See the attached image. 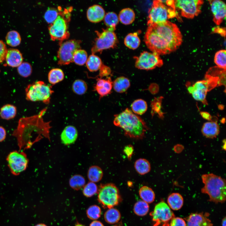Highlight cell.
I'll return each instance as SVG.
<instances>
[{
	"label": "cell",
	"mask_w": 226,
	"mask_h": 226,
	"mask_svg": "<svg viewBox=\"0 0 226 226\" xmlns=\"http://www.w3.org/2000/svg\"><path fill=\"white\" fill-rule=\"evenodd\" d=\"M148 26L144 41L152 52L159 55L168 54L181 44L182 35L175 24L167 20Z\"/></svg>",
	"instance_id": "cell-1"
},
{
	"label": "cell",
	"mask_w": 226,
	"mask_h": 226,
	"mask_svg": "<svg viewBox=\"0 0 226 226\" xmlns=\"http://www.w3.org/2000/svg\"><path fill=\"white\" fill-rule=\"evenodd\" d=\"M46 110L45 109L38 115L19 120L17 128L12 134L17 138L19 151L30 148L44 138L50 140V123L44 121L42 117Z\"/></svg>",
	"instance_id": "cell-2"
},
{
	"label": "cell",
	"mask_w": 226,
	"mask_h": 226,
	"mask_svg": "<svg viewBox=\"0 0 226 226\" xmlns=\"http://www.w3.org/2000/svg\"><path fill=\"white\" fill-rule=\"evenodd\" d=\"M114 117V124L122 129L125 135L130 138L142 139L148 130L143 119L128 108Z\"/></svg>",
	"instance_id": "cell-3"
},
{
	"label": "cell",
	"mask_w": 226,
	"mask_h": 226,
	"mask_svg": "<svg viewBox=\"0 0 226 226\" xmlns=\"http://www.w3.org/2000/svg\"><path fill=\"white\" fill-rule=\"evenodd\" d=\"M202 178L204 186L201 192L208 195L209 200L215 203L224 202L226 199L225 180L212 173L203 175Z\"/></svg>",
	"instance_id": "cell-4"
},
{
	"label": "cell",
	"mask_w": 226,
	"mask_h": 226,
	"mask_svg": "<svg viewBox=\"0 0 226 226\" xmlns=\"http://www.w3.org/2000/svg\"><path fill=\"white\" fill-rule=\"evenodd\" d=\"M205 78L204 80L197 81L192 85L188 86L187 89L195 100L206 104L207 92L217 85H223V83L221 80L223 81V77L220 75L207 73Z\"/></svg>",
	"instance_id": "cell-5"
},
{
	"label": "cell",
	"mask_w": 226,
	"mask_h": 226,
	"mask_svg": "<svg viewBox=\"0 0 226 226\" xmlns=\"http://www.w3.org/2000/svg\"><path fill=\"white\" fill-rule=\"evenodd\" d=\"M176 15V9L167 5L164 1L154 0L148 12L147 25L164 22Z\"/></svg>",
	"instance_id": "cell-6"
},
{
	"label": "cell",
	"mask_w": 226,
	"mask_h": 226,
	"mask_svg": "<svg viewBox=\"0 0 226 226\" xmlns=\"http://www.w3.org/2000/svg\"><path fill=\"white\" fill-rule=\"evenodd\" d=\"M59 8V13L55 20L48 27L51 39L58 40L59 43L68 38L70 33L68 29V23L70 19V12L67 9L63 11Z\"/></svg>",
	"instance_id": "cell-7"
},
{
	"label": "cell",
	"mask_w": 226,
	"mask_h": 226,
	"mask_svg": "<svg viewBox=\"0 0 226 226\" xmlns=\"http://www.w3.org/2000/svg\"><path fill=\"white\" fill-rule=\"evenodd\" d=\"M97 193L98 201L104 208H112L121 201L119 190L113 183L101 184Z\"/></svg>",
	"instance_id": "cell-8"
},
{
	"label": "cell",
	"mask_w": 226,
	"mask_h": 226,
	"mask_svg": "<svg viewBox=\"0 0 226 226\" xmlns=\"http://www.w3.org/2000/svg\"><path fill=\"white\" fill-rule=\"evenodd\" d=\"M26 98L32 101H41L48 104L53 91L50 86L39 81L28 85L25 89Z\"/></svg>",
	"instance_id": "cell-9"
},
{
	"label": "cell",
	"mask_w": 226,
	"mask_h": 226,
	"mask_svg": "<svg viewBox=\"0 0 226 226\" xmlns=\"http://www.w3.org/2000/svg\"><path fill=\"white\" fill-rule=\"evenodd\" d=\"M116 28L108 27L103 29L100 33L96 31L97 37L91 48L92 54L101 53L103 50L115 47L118 43L116 35L114 32Z\"/></svg>",
	"instance_id": "cell-10"
},
{
	"label": "cell",
	"mask_w": 226,
	"mask_h": 226,
	"mask_svg": "<svg viewBox=\"0 0 226 226\" xmlns=\"http://www.w3.org/2000/svg\"><path fill=\"white\" fill-rule=\"evenodd\" d=\"M81 42L80 40L72 39L59 43L57 55L58 64L66 65L73 62V54L76 51L81 49Z\"/></svg>",
	"instance_id": "cell-11"
},
{
	"label": "cell",
	"mask_w": 226,
	"mask_h": 226,
	"mask_svg": "<svg viewBox=\"0 0 226 226\" xmlns=\"http://www.w3.org/2000/svg\"><path fill=\"white\" fill-rule=\"evenodd\" d=\"M150 215L154 223L153 226H169L171 220L175 217L168 205L163 201L156 205Z\"/></svg>",
	"instance_id": "cell-12"
},
{
	"label": "cell",
	"mask_w": 226,
	"mask_h": 226,
	"mask_svg": "<svg viewBox=\"0 0 226 226\" xmlns=\"http://www.w3.org/2000/svg\"><path fill=\"white\" fill-rule=\"evenodd\" d=\"M134 58L135 60V67L140 69L152 70L157 67H161L163 64L159 55L153 52L144 51L139 56Z\"/></svg>",
	"instance_id": "cell-13"
},
{
	"label": "cell",
	"mask_w": 226,
	"mask_h": 226,
	"mask_svg": "<svg viewBox=\"0 0 226 226\" xmlns=\"http://www.w3.org/2000/svg\"><path fill=\"white\" fill-rule=\"evenodd\" d=\"M6 160L11 173L14 175H18L25 170L29 161L24 152L16 150L10 152Z\"/></svg>",
	"instance_id": "cell-14"
},
{
	"label": "cell",
	"mask_w": 226,
	"mask_h": 226,
	"mask_svg": "<svg viewBox=\"0 0 226 226\" xmlns=\"http://www.w3.org/2000/svg\"><path fill=\"white\" fill-rule=\"evenodd\" d=\"M175 8L180 11L181 15L188 19H192L201 12V7L203 1L201 0H175Z\"/></svg>",
	"instance_id": "cell-15"
},
{
	"label": "cell",
	"mask_w": 226,
	"mask_h": 226,
	"mask_svg": "<svg viewBox=\"0 0 226 226\" xmlns=\"http://www.w3.org/2000/svg\"><path fill=\"white\" fill-rule=\"evenodd\" d=\"M211 10L213 15V21L217 25H219L226 15V5L220 0H209Z\"/></svg>",
	"instance_id": "cell-16"
},
{
	"label": "cell",
	"mask_w": 226,
	"mask_h": 226,
	"mask_svg": "<svg viewBox=\"0 0 226 226\" xmlns=\"http://www.w3.org/2000/svg\"><path fill=\"white\" fill-rule=\"evenodd\" d=\"M208 213H192L186 218V226H213Z\"/></svg>",
	"instance_id": "cell-17"
},
{
	"label": "cell",
	"mask_w": 226,
	"mask_h": 226,
	"mask_svg": "<svg viewBox=\"0 0 226 226\" xmlns=\"http://www.w3.org/2000/svg\"><path fill=\"white\" fill-rule=\"evenodd\" d=\"M105 15L104 9L99 5L95 4L89 7L87 11L88 19L93 23L101 21L104 19Z\"/></svg>",
	"instance_id": "cell-18"
},
{
	"label": "cell",
	"mask_w": 226,
	"mask_h": 226,
	"mask_svg": "<svg viewBox=\"0 0 226 226\" xmlns=\"http://www.w3.org/2000/svg\"><path fill=\"white\" fill-rule=\"evenodd\" d=\"M5 59L7 65L12 67H18L23 60L21 52L18 49L14 48L7 49Z\"/></svg>",
	"instance_id": "cell-19"
},
{
	"label": "cell",
	"mask_w": 226,
	"mask_h": 226,
	"mask_svg": "<svg viewBox=\"0 0 226 226\" xmlns=\"http://www.w3.org/2000/svg\"><path fill=\"white\" fill-rule=\"evenodd\" d=\"M78 137V132L75 127L72 125L66 126L61 135L62 143L66 145L74 143Z\"/></svg>",
	"instance_id": "cell-20"
},
{
	"label": "cell",
	"mask_w": 226,
	"mask_h": 226,
	"mask_svg": "<svg viewBox=\"0 0 226 226\" xmlns=\"http://www.w3.org/2000/svg\"><path fill=\"white\" fill-rule=\"evenodd\" d=\"M201 132L206 137L213 138L216 137L219 133V126L216 121L207 122L203 124Z\"/></svg>",
	"instance_id": "cell-21"
},
{
	"label": "cell",
	"mask_w": 226,
	"mask_h": 226,
	"mask_svg": "<svg viewBox=\"0 0 226 226\" xmlns=\"http://www.w3.org/2000/svg\"><path fill=\"white\" fill-rule=\"evenodd\" d=\"M119 20L125 25H129L132 23L135 20V14L134 11L130 8H124L120 12L118 16Z\"/></svg>",
	"instance_id": "cell-22"
},
{
	"label": "cell",
	"mask_w": 226,
	"mask_h": 226,
	"mask_svg": "<svg viewBox=\"0 0 226 226\" xmlns=\"http://www.w3.org/2000/svg\"><path fill=\"white\" fill-rule=\"evenodd\" d=\"M130 86L129 80L127 78L121 76L117 78L113 82V87L116 92L123 93L125 92Z\"/></svg>",
	"instance_id": "cell-23"
},
{
	"label": "cell",
	"mask_w": 226,
	"mask_h": 226,
	"mask_svg": "<svg viewBox=\"0 0 226 226\" xmlns=\"http://www.w3.org/2000/svg\"><path fill=\"white\" fill-rule=\"evenodd\" d=\"M183 198L179 193H173L170 194L167 199V203L170 208L174 210L180 209L183 204Z\"/></svg>",
	"instance_id": "cell-24"
},
{
	"label": "cell",
	"mask_w": 226,
	"mask_h": 226,
	"mask_svg": "<svg viewBox=\"0 0 226 226\" xmlns=\"http://www.w3.org/2000/svg\"><path fill=\"white\" fill-rule=\"evenodd\" d=\"M125 45L129 48L135 50L138 48L140 44V40L137 32L130 33L125 37L124 40Z\"/></svg>",
	"instance_id": "cell-25"
},
{
	"label": "cell",
	"mask_w": 226,
	"mask_h": 226,
	"mask_svg": "<svg viewBox=\"0 0 226 226\" xmlns=\"http://www.w3.org/2000/svg\"><path fill=\"white\" fill-rule=\"evenodd\" d=\"M134 166L137 173L141 175L147 174L151 170L150 163L148 160L143 158L137 160L134 163Z\"/></svg>",
	"instance_id": "cell-26"
},
{
	"label": "cell",
	"mask_w": 226,
	"mask_h": 226,
	"mask_svg": "<svg viewBox=\"0 0 226 226\" xmlns=\"http://www.w3.org/2000/svg\"><path fill=\"white\" fill-rule=\"evenodd\" d=\"M87 68L90 72H95L100 70L103 63L99 57L92 54L88 58L86 62Z\"/></svg>",
	"instance_id": "cell-27"
},
{
	"label": "cell",
	"mask_w": 226,
	"mask_h": 226,
	"mask_svg": "<svg viewBox=\"0 0 226 226\" xmlns=\"http://www.w3.org/2000/svg\"><path fill=\"white\" fill-rule=\"evenodd\" d=\"M17 109L12 105L6 104L0 110V116L3 119L9 120L14 118L16 115Z\"/></svg>",
	"instance_id": "cell-28"
},
{
	"label": "cell",
	"mask_w": 226,
	"mask_h": 226,
	"mask_svg": "<svg viewBox=\"0 0 226 226\" xmlns=\"http://www.w3.org/2000/svg\"><path fill=\"white\" fill-rule=\"evenodd\" d=\"M103 175V170L100 167L94 165L89 168L88 172V177L90 181L97 182L101 180Z\"/></svg>",
	"instance_id": "cell-29"
},
{
	"label": "cell",
	"mask_w": 226,
	"mask_h": 226,
	"mask_svg": "<svg viewBox=\"0 0 226 226\" xmlns=\"http://www.w3.org/2000/svg\"><path fill=\"white\" fill-rule=\"evenodd\" d=\"M139 194L143 201L148 203H150L154 201V192L151 188L148 186L141 187L139 190Z\"/></svg>",
	"instance_id": "cell-30"
},
{
	"label": "cell",
	"mask_w": 226,
	"mask_h": 226,
	"mask_svg": "<svg viewBox=\"0 0 226 226\" xmlns=\"http://www.w3.org/2000/svg\"><path fill=\"white\" fill-rule=\"evenodd\" d=\"M64 74L62 70L59 68H54L51 70L48 74V80L52 85L61 82L64 78Z\"/></svg>",
	"instance_id": "cell-31"
},
{
	"label": "cell",
	"mask_w": 226,
	"mask_h": 226,
	"mask_svg": "<svg viewBox=\"0 0 226 226\" xmlns=\"http://www.w3.org/2000/svg\"><path fill=\"white\" fill-rule=\"evenodd\" d=\"M119 211L113 207L109 209L104 214V219L108 223L113 224L117 223L120 219Z\"/></svg>",
	"instance_id": "cell-32"
},
{
	"label": "cell",
	"mask_w": 226,
	"mask_h": 226,
	"mask_svg": "<svg viewBox=\"0 0 226 226\" xmlns=\"http://www.w3.org/2000/svg\"><path fill=\"white\" fill-rule=\"evenodd\" d=\"M131 107L133 113L137 115H142L146 111L148 105L147 102L144 100L138 99L132 102Z\"/></svg>",
	"instance_id": "cell-33"
},
{
	"label": "cell",
	"mask_w": 226,
	"mask_h": 226,
	"mask_svg": "<svg viewBox=\"0 0 226 226\" xmlns=\"http://www.w3.org/2000/svg\"><path fill=\"white\" fill-rule=\"evenodd\" d=\"M7 43L13 47L18 46L21 41V38L18 32L14 30L9 31L6 36Z\"/></svg>",
	"instance_id": "cell-34"
},
{
	"label": "cell",
	"mask_w": 226,
	"mask_h": 226,
	"mask_svg": "<svg viewBox=\"0 0 226 226\" xmlns=\"http://www.w3.org/2000/svg\"><path fill=\"white\" fill-rule=\"evenodd\" d=\"M85 184L84 178L82 175H76L72 176L70 179L69 184L73 189L78 190L84 186Z\"/></svg>",
	"instance_id": "cell-35"
},
{
	"label": "cell",
	"mask_w": 226,
	"mask_h": 226,
	"mask_svg": "<svg viewBox=\"0 0 226 226\" xmlns=\"http://www.w3.org/2000/svg\"><path fill=\"white\" fill-rule=\"evenodd\" d=\"M149 206L148 203L143 200L137 202L133 207L134 213L137 215L143 216L146 215L148 212Z\"/></svg>",
	"instance_id": "cell-36"
},
{
	"label": "cell",
	"mask_w": 226,
	"mask_h": 226,
	"mask_svg": "<svg viewBox=\"0 0 226 226\" xmlns=\"http://www.w3.org/2000/svg\"><path fill=\"white\" fill-rule=\"evenodd\" d=\"M103 19L105 24L108 28H116L119 21L117 14L112 12L106 13Z\"/></svg>",
	"instance_id": "cell-37"
},
{
	"label": "cell",
	"mask_w": 226,
	"mask_h": 226,
	"mask_svg": "<svg viewBox=\"0 0 226 226\" xmlns=\"http://www.w3.org/2000/svg\"><path fill=\"white\" fill-rule=\"evenodd\" d=\"M72 88L75 93L82 95L86 92L88 86L84 80L78 79L76 80L73 82Z\"/></svg>",
	"instance_id": "cell-38"
},
{
	"label": "cell",
	"mask_w": 226,
	"mask_h": 226,
	"mask_svg": "<svg viewBox=\"0 0 226 226\" xmlns=\"http://www.w3.org/2000/svg\"><path fill=\"white\" fill-rule=\"evenodd\" d=\"M88 59L87 52L83 49H79L74 52L73 56V61L79 65H83L86 63Z\"/></svg>",
	"instance_id": "cell-39"
},
{
	"label": "cell",
	"mask_w": 226,
	"mask_h": 226,
	"mask_svg": "<svg viewBox=\"0 0 226 226\" xmlns=\"http://www.w3.org/2000/svg\"><path fill=\"white\" fill-rule=\"evenodd\" d=\"M214 61L218 67L226 69V51L225 50H220L216 52Z\"/></svg>",
	"instance_id": "cell-40"
},
{
	"label": "cell",
	"mask_w": 226,
	"mask_h": 226,
	"mask_svg": "<svg viewBox=\"0 0 226 226\" xmlns=\"http://www.w3.org/2000/svg\"><path fill=\"white\" fill-rule=\"evenodd\" d=\"M17 71L21 76L24 78L28 77L32 72L31 66L28 62H22L17 67Z\"/></svg>",
	"instance_id": "cell-41"
},
{
	"label": "cell",
	"mask_w": 226,
	"mask_h": 226,
	"mask_svg": "<svg viewBox=\"0 0 226 226\" xmlns=\"http://www.w3.org/2000/svg\"><path fill=\"white\" fill-rule=\"evenodd\" d=\"M59 10L54 8H49L45 12L44 18L48 23H52L59 15Z\"/></svg>",
	"instance_id": "cell-42"
},
{
	"label": "cell",
	"mask_w": 226,
	"mask_h": 226,
	"mask_svg": "<svg viewBox=\"0 0 226 226\" xmlns=\"http://www.w3.org/2000/svg\"><path fill=\"white\" fill-rule=\"evenodd\" d=\"M98 191L97 185L94 183L90 181L84 186L83 192L85 196L90 197L97 193Z\"/></svg>",
	"instance_id": "cell-43"
},
{
	"label": "cell",
	"mask_w": 226,
	"mask_h": 226,
	"mask_svg": "<svg viewBox=\"0 0 226 226\" xmlns=\"http://www.w3.org/2000/svg\"><path fill=\"white\" fill-rule=\"evenodd\" d=\"M86 213L89 218L92 220H96L100 217L101 211L99 207L94 205L89 207Z\"/></svg>",
	"instance_id": "cell-44"
},
{
	"label": "cell",
	"mask_w": 226,
	"mask_h": 226,
	"mask_svg": "<svg viewBox=\"0 0 226 226\" xmlns=\"http://www.w3.org/2000/svg\"><path fill=\"white\" fill-rule=\"evenodd\" d=\"M169 226H186L185 220L180 217L173 218L171 220Z\"/></svg>",
	"instance_id": "cell-45"
},
{
	"label": "cell",
	"mask_w": 226,
	"mask_h": 226,
	"mask_svg": "<svg viewBox=\"0 0 226 226\" xmlns=\"http://www.w3.org/2000/svg\"><path fill=\"white\" fill-rule=\"evenodd\" d=\"M111 73L110 68L108 66L105 65L103 63L100 69L99 76L100 78L104 77H108Z\"/></svg>",
	"instance_id": "cell-46"
},
{
	"label": "cell",
	"mask_w": 226,
	"mask_h": 226,
	"mask_svg": "<svg viewBox=\"0 0 226 226\" xmlns=\"http://www.w3.org/2000/svg\"><path fill=\"white\" fill-rule=\"evenodd\" d=\"M7 48L4 42L0 40V63L5 59Z\"/></svg>",
	"instance_id": "cell-47"
},
{
	"label": "cell",
	"mask_w": 226,
	"mask_h": 226,
	"mask_svg": "<svg viewBox=\"0 0 226 226\" xmlns=\"http://www.w3.org/2000/svg\"><path fill=\"white\" fill-rule=\"evenodd\" d=\"M134 148L131 144L125 146L123 149V152L127 156L128 159L130 160L133 153Z\"/></svg>",
	"instance_id": "cell-48"
},
{
	"label": "cell",
	"mask_w": 226,
	"mask_h": 226,
	"mask_svg": "<svg viewBox=\"0 0 226 226\" xmlns=\"http://www.w3.org/2000/svg\"><path fill=\"white\" fill-rule=\"evenodd\" d=\"M96 91L100 96V98L103 97L110 94V93L103 87H94Z\"/></svg>",
	"instance_id": "cell-49"
},
{
	"label": "cell",
	"mask_w": 226,
	"mask_h": 226,
	"mask_svg": "<svg viewBox=\"0 0 226 226\" xmlns=\"http://www.w3.org/2000/svg\"><path fill=\"white\" fill-rule=\"evenodd\" d=\"M212 31L214 33H218L222 36L225 37L226 35V30L225 28L220 27L218 26L214 27Z\"/></svg>",
	"instance_id": "cell-50"
},
{
	"label": "cell",
	"mask_w": 226,
	"mask_h": 226,
	"mask_svg": "<svg viewBox=\"0 0 226 226\" xmlns=\"http://www.w3.org/2000/svg\"><path fill=\"white\" fill-rule=\"evenodd\" d=\"M6 131L3 127L0 126V142L4 141L6 138Z\"/></svg>",
	"instance_id": "cell-51"
},
{
	"label": "cell",
	"mask_w": 226,
	"mask_h": 226,
	"mask_svg": "<svg viewBox=\"0 0 226 226\" xmlns=\"http://www.w3.org/2000/svg\"><path fill=\"white\" fill-rule=\"evenodd\" d=\"M201 115L204 118L209 121L211 120V116L208 113L206 112H202L201 113Z\"/></svg>",
	"instance_id": "cell-52"
},
{
	"label": "cell",
	"mask_w": 226,
	"mask_h": 226,
	"mask_svg": "<svg viewBox=\"0 0 226 226\" xmlns=\"http://www.w3.org/2000/svg\"><path fill=\"white\" fill-rule=\"evenodd\" d=\"M89 226H104L102 223L99 221H94L90 224Z\"/></svg>",
	"instance_id": "cell-53"
},
{
	"label": "cell",
	"mask_w": 226,
	"mask_h": 226,
	"mask_svg": "<svg viewBox=\"0 0 226 226\" xmlns=\"http://www.w3.org/2000/svg\"><path fill=\"white\" fill-rule=\"evenodd\" d=\"M226 218L225 217L222 219V226H226Z\"/></svg>",
	"instance_id": "cell-54"
},
{
	"label": "cell",
	"mask_w": 226,
	"mask_h": 226,
	"mask_svg": "<svg viewBox=\"0 0 226 226\" xmlns=\"http://www.w3.org/2000/svg\"><path fill=\"white\" fill-rule=\"evenodd\" d=\"M35 226H47L46 225L43 223H39L35 225Z\"/></svg>",
	"instance_id": "cell-55"
},
{
	"label": "cell",
	"mask_w": 226,
	"mask_h": 226,
	"mask_svg": "<svg viewBox=\"0 0 226 226\" xmlns=\"http://www.w3.org/2000/svg\"><path fill=\"white\" fill-rule=\"evenodd\" d=\"M75 226H85L78 223L75 225Z\"/></svg>",
	"instance_id": "cell-56"
}]
</instances>
